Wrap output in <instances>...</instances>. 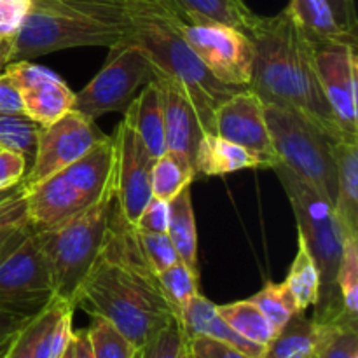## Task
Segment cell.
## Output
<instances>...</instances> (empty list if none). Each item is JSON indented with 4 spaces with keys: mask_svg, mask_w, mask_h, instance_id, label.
Here are the masks:
<instances>
[{
    "mask_svg": "<svg viewBox=\"0 0 358 358\" xmlns=\"http://www.w3.org/2000/svg\"><path fill=\"white\" fill-rule=\"evenodd\" d=\"M250 301L268 318L275 334L289 322L292 315L299 311L296 299H294L292 292L287 289L285 283L266 282L264 287L250 297Z\"/></svg>",
    "mask_w": 358,
    "mask_h": 358,
    "instance_id": "cell-30",
    "label": "cell"
},
{
    "mask_svg": "<svg viewBox=\"0 0 358 358\" xmlns=\"http://www.w3.org/2000/svg\"><path fill=\"white\" fill-rule=\"evenodd\" d=\"M115 201L124 220L135 226L142 210L152 198V168L156 157L131 124L122 117L115 128Z\"/></svg>",
    "mask_w": 358,
    "mask_h": 358,
    "instance_id": "cell-13",
    "label": "cell"
},
{
    "mask_svg": "<svg viewBox=\"0 0 358 358\" xmlns=\"http://www.w3.org/2000/svg\"><path fill=\"white\" fill-rule=\"evenodd\" d=\"M264 117L276 161L334 205L338 178L331 140L289 108L264 103Z\"/></svg>",
    "mask_w": 358,
    "mask_h": 358,
    "instance_id": "cell-7",
    "label": "cell"
},
{
    "mask_svg": "<svg viewBox=\"0 0 358 358\" xmlns=\"http://www.w3.org/2000/svg\"><path fill=\"white\" fill-rule=\"evenodd\" d=\"M72 358H94L93 350H91V345H90V339H87L86 329L73 331Z\"/></svg>",
    "mask_w": 358,
    "mask_h": 358,
    "instance_id": "cell-44",
    "label": "cell"
},
{
    "mask_svg": "<svg viewBox=\"0 0 358 358\" xmlns=\"http://www.w3.org/2000/svg\"><path fill=\"white\" fill-rule=\"evenodd\" d=\"M355 358H358V355H357V357H355Z\"/></svg>",
    "mask_w": 358,
    "mask_h": 358,
    "instance_id": "cell-52",
    "label": "cell"
},
{
    "mask_svg": "<svg viewBox=\"0 0 358 358\" xmlns=\"http://www.w3.org/2000/svg\"><path fill=\"white\" fill-rule=\"evenodd\" d=\"M28 171V161L23 154L0 149V189L20 184Z\"/></svg>",
    "mask_w": 358,
    "mask_h": 358,
    "instance_id": "cell-39",
    "label": "cell"
},
{
    "mask_svg": "<svg viewBox=\"0 0 358 358\" xmlns=\"http://www.w3.org/2000/svg\"><path fill=\"white\" fill-rule=\"evenodd\" d=\"M73 308L107 318L138 350L175 318L143 255L138 233L119 208L101 252L77 289Z\"/></svg>",
    "mask_w": 358,
    "mask_h": 358,
    "instance_id": "cell-1",
    "label": "cell"
},
{
    "mask_svg": "<svg viewBox=\"0 0 358 358\" xmlns=\"http://www.w3.org/2000/svg\"><path fill=\"white\" fill-rule=\"evenodd\" d=\"M311 45L325 100L331 105L336 121L346 138L358 142V44L311 38Z\"/></svg>",
    "mask_w": 358,
    "mask_h": 358,
    "instance_id": "cell-11",
    "label": "cell"
},
{
    "mask_svg": "<svg viewBox=\"0 0 358 358\" xmlns=\"http://www.w3.org/2000/svg\"><path fill=\"white\" fill-rule=\"evenodd\" d=\"M31 318L0 310V357H6L13 343Z\"/></svg>",
    "mask_w": 358,
    "mask_h": 358,
    "instance_id": "cell-40",
    "label": "cell"
},
{
    "mask_svg": "<svg viewBox=\"0 0 358 358\" xmlns=\"http://www.w3.org/2000/svg\"><path fill=\"white\" fill-rule=\"evenodd\" d=\"M31 0H0V38L13 41L20 31Z\"/></svg>",
    "mask_w": 358,
    "mask_h": 358,
    "instance_id": "cell-37",
    "label": "cell"
},
{
    "mask_svg": "<svg viewBox=\"0 0 358 358\" xmlns=\"http://www.w3.org/2000/svg\"><path fill=\"white\" fill-rule=\"evenodd\" d=\"M283 283L292 292L299 311L310 310L311 306L318 303V297H320V273H318L313 257H311L310 252H308V248L304 247L301 240L296 259H294L289 275H287Z\"/></svg>",
    "mask_w": 358,
    "mask_h": 358,
    "instance_id": "cell-26",
    "label": "cell"
},
{
    "mask_svg": "<svg viewBox=\"0 0 358 358\" xmlns=\"http://www.w3.org/2000/svg\"><path fill=\"white\" fill-rule=\"evenodd\" d=\"M215 135L257 154L271 168L276 163L264 117V101L252 90H241L215 112Z\"/></svg>",
    "mask_w": 358,
    "mask_h": 358,
    "instance_id": "cell-15",
    "label": "cell"
},
{
    "mask_svg": "<svg viewBox=\"0 0 358 358\" xmlns=\"http://www.w3.org/2000/svg\"><path fill=\"white\" fill-rule=\"evenodd\" d=\"M217 313L222 317V320L231 329H234L238 334L243 336L248 341L255 343V345L266 346L275 336V331L269 325L268 318L250 299L217 306Z\"/></svg>",
    "mask_w": 358,
    "mask_h": 358,
    "instance_id": "cell-25",
    "label": "cell"
},
{
    "mask_svg": "<svg viewBox=\"0 0 358 358\" xmlns=\"http://www.w3.org/2000/svg\"><path fill=\"white\" fill-rule=\"evenodd\" d=\"M182 358H189V353H187V350H185V353H184V357Z\"/></svg>",
    "mask_w": 358,
    "mask_h": 358,
    "instance_id": "cell-49",
    "label": "cell"
},
{
    "mask_svg": "<svg viewBox=\"0 0 358 358\" xmlns=\"http://www.w3.org/2000/svg\"><path fill=\"white\" fill-rule=\"evenodd\" d=\"M105 136L93 121L76 110H69L51 124L42 126L34 161L23 178L24 187L62 171Z\"/></svg>",
    "mask_w": 358,
    "mask_h": 358,
    "instance_id": "cell-12",
    "label": "cell"
},
{
    "mask_svg": "<svg viewBox=\"0 0 358 358\" xmlns=\"http://www.w3.org/2000/svg\"><path fill=\"white\" fill-rule=\"evenodd\" d=\"M187 350L182 325L171 318L157 334H154L136 353V358H182Z\"/></svg>",
    "mask_w": 358,
    "mask_h": 358,
    "instance_id": "cell-34",
    "label": "cell"
},
{
    "mask_svg": "<svg viewBox=\"0 0 358 358\" xmlns=\"http://www.w3.org/2000/svg\"><path fill=\"white\" fill-rule=\"evenodd\" d=\"M247 35L255 48L248 90L266 105L299 114L331 142L348 140L322 91L311 38L294 21L287 7L276 16H259Z\"/></svg>",
    "mask_w": 358,
    "mask_h": 358,
    "instance_id": "cell-2",
    "label": "cell"
},
{
    "mask_svg": "<svg viewBox=\"0 0 358 358\" xmlns=\"http://www.w3.org/2000/svg\"><path fill=\"white\" fill-rule=\"evenodd\" d=\"M86 329L94 358H136L138 348L107 318L90 315Z\"/></svg>",
    "mask_w": 358,
    "mask_h": 358,
    "instance_id": "cell-27",
    "label": "cell"
},
{
    "mask_svg": "<svg viewBox=\"0 0 358 358\" xmlns=\"http://www.w3.org/2000/svg\"><path fill=\"white\" fill-rule=\"evenodd\" d=\"M115 208L117 201L114 182L96 203L62 226L37 231L51 273L56 299L73 306L77 289L101 252Z\"/></svg>",
    "mask_w": 358,
    "mask_h": 358,
    "instance_id": "cell-6",
    "label": "cell"
},
{
    "mask_svg": "<svg viewBox=\"0 0 358 358\" xmlns=\"http://www.w3.org/2000/svg\"><path fill=\"white\" fill-rule=\"evenodd\" d=\"M327 3L329 7H331L332 14H334L336 21L339 23V27L345 31H348L350 35L358 37V17L355 0H327Z\"/></svg>",
    "mask_w": 358,
    "mask_h": 358,
    "instance_id": "cell-42",
    "label": "cell"
},
{
    "mask_svg": "<svg viewBox=\"0 0 358 358\" xmlns=\"http://www.w3.org/2000/svg\"><path fill=\"white\" fill-rule=\"evenodd\" d=\"M308 358H315V355L313 357H308Z\"/></svg>",
    "mask_w": 358,
    "mask_h": 358,
    "instance_id": "cell-50",
    "label": "cell"
},
{
    "mask_svg": "<svg viewBox=\"0 0 358 358\" xmlns=\"http://www.w3.org/2000/svg\"><path fill=\"white\" fill-rule=\"evenodd\" d=\"M156 276L163 297L166 299L171 313L178 320L180 311L184 310L185 304L199 294V276L194 275L182 261H177L171 268H168L166 271L159 273Z\"/></svg>",
    "mask_w": 358,
    "mask_h": 358,
    "instance_id": "cell-28",
    "label": "cell"
},
{
    "mask_svg": "<svg viewBox=\"0 0 358 358\" xmlns=\"http://www.w3.org/2000/svg\"><path fill=\"white\" fill-rule=\"evenodd\" d=\"M21 226H24V224H21ZM21 226H10V227H3V229H0V250H2L3 245L7 243V240H9V238L13 236L14 231L20 229Z\"/></svg>",
    "mask_w": 358,
    "mask_h": 358,
    "instance_id": "cell-47",
    "label": "cell"
},
{
    "mask_svg": "<svg viewBox=\"0 0 358 358\" xmlns=\"http://www.w3.org/2000/svg\"><path fill=\"white\" fill-rule=\"evenodd\" d=\"M180 31L219 83L236 87L250 86L255 48L245 31L227 24H191L185 21L180 23Z\"/></svg>",
    "mask_w": 358,
    "mask_h": 358,
    "instance_id": "cell-10",
    "label": "cell"
},
{
    "mask_svg": "<svg viewBox=\"0 0 358 358\" xmlns=\"http://www.w3.org/2000/svg\"><path fill=\"white\" fill-rule=\"evenodd\" d=\"M152 65L145 52L131 42L110 48L103 69L73 96L72 110L90 121L110 112H124L140 86L152 80Z\"/></svg>",
    "mask_w": 358,
    "mask_h": 358,
    "instance_id": "cell-9",
    "label": "cell"
},
{
    "mask_svg": "<svg viewBox=\"0 0 358 358\" xmlns=\"http://www.w3.org/2000/svg\"><path fill=\"white\" fill-rule=\"evenodd\" d=\"M23 114V101L20 90L6 72L0 73V115Z\"/></svg>",
    "mask_w": 358,
    "mask_h": 358,
    "instance_id": "cell-41",
    "label": "cell"
},
{
    "mask_svg": "<svg viewBox=\"0 0 358 358\" xmlns=\"http://www.w3.org/2000/svg\"><path fill=\"white\" fill-rule=\"evenodd\" d=\"M339 299L343 310L348 317L357 318L358 315V238L348 236L343 247L341 262H339L338 278Z\"/></svg>",
    "mask_w": 358,
    "mask_h": 358,
    "instance_id": "cell-31",
    "label": "cell"
},
{
    "mask_svg": "<svg viewBox=\"0 0 358 358\" xmlns=\"http://www.w3.org/2000/svg\"><path fill=\"white\" fill-rule=\"evenodd\" d=\"M189 358H248L240 350L210 338L187 339Z\"/></svg>",
    "mask_w": 358,
    "mask_h": 358,
    "instance_id": "cell-38",
    "label": "cell"
},
{
    "mask_svg": "<svg viewBox=\"0 0 358 358\" xmlns=\"http://www.w3.org/2000/svg\"><path fill=\"white\" fill-rule=\"evenodd\" d=\"M3 72L14 80L23 101V114L48 126L72 110L73 93L55 72L31 62H14Z\"/></svg>",
    "mask_w": 358,
    "mask_h": 358,
    "instance_id": "cell-14",
    "label": "cell"
},
{
    "mask_svg": "<svg viewBox=\"0 0 358 358\" xmlns=\"http://www.w3.org/2000/svg\"><path fill=\"white\" fill-rule=\"evenodd\" d=\"M178 259L199 276L198 264V231L192 208L191 185L182 189L173 199L168 201V231Z\"/></svg>",
    "mask_w": 358,
    "mask_h": 358,
    "instance_id": "cell-22",
    "label": "cell"
},
{
    "mask_svg": "<svg viewBox=\"0 0 358 358\" xmlns=\"http://www.w3.org/2000/svg\"><path fill=\"white\" fill-rule=\"evenodd\" d=\"M62 358H72V341H70V345L66 346V350H65V352H63Z\"/></svg>",
    "mask_w": 358,
    "mask_h": 358,
    "instance_id": "cell-48",
    "label": "cell"
},
{
    "mask_svg": "<svg viewBox=\"0 0 358 358\" xmlns=\"http://www.w3.org/2000/svg\"><path fill=\"white\" fill-rule=\"evenodd\" d=\"M287 10L308 37L358 44V37L350 35L348 31L339 27L327 0H290Z\"/></svg>",
    "mask_w": 358,
    "mask_h": 358,
    "instance_id": "cell-24",
    "label": "cell"
},
{
    "mask_svg": "<svg viewBox=\"0 0 358 358\" xmlns=\"http://www.w3.org/2000/svg\"><path fill=\"white\" fill-rule=\"evenodd\" d=\"M318 325V324H317ZM358 355V329L352 324L318 325L315 358H355Z\"/></svg>",
    "mask_w": 358,
    "mask_h": 358,
    "instance_id": "cell-32",
    "label": "cell"
},
{
    "mask_svg": "<svg viewBox=\"0 0 358 358\" xmlns=\"http://www.w3.org/2000/svg\"><path fill=\"white\" fill-rule=\"evenodd\" d=\"M271 170L280 178V184L283 185L292 205L299 240L308 248L320 273V297L315 304L313 320L318 325H357V318L348 317L343 310L336 285L343 247L348 234L336 215L334 205L317 189L290 171L285 164L276 161Z\"/></svg>",
    "mask_w": 358,
    "mask_h": 358,
    "instance_id": "cell-5",
    "label": "cell"
},
{
    "mask_svg": "<svg viewBox=\"0 0 358 358\" xmlns=\"http://www.w3.org/2000/svg\"><path fill=\"white\" fill-rule=\"evenodd\" d=\"M131 34L152 65V72L175 80L185 91L205 133L215 135V112L226 100L247 87L226 86L206 70L182 37V20L168 0H126Z\"/></svg>",
    "mask_w": 358,
    "mask_h": 358,
    "instance_id": "cell-3",
    "label": "cell"
},
{
    "mask_svg": "<svg viewBox=\"0 0 358 358\" xmlns=\"http://www.w3.org/2000/svg\"><path fill=\"white\" fill-rule=\"evenodd\" d=\"M152 76L159 84L161 94H163L166 154H170L191 177L196 178L194 157L199 140L205 135V129L185 91L168 77L154 72Z\"/></svg>",
    "mask_w": 358,
    "mask_h": 358,
    "instance_id": "cell-16",
    "label": "cell"
},
{
    "mask_svg": "<svg viewBox=\"0 0 358 358\" xmlns=\"http://www.w3.org/2000/svg\"><path fill=\"white\" fill-rule=\"evenodd\" d=\"M135 227L142 234H164L168 231V201L150 198L136 219Z\"/></svg>",
    "mask_w": 358,
    "mask_h": 358,
    "instance_id": "cell-36",
    "label": "cell"
},
{
    "mask_svg": "<svg viewBox=\"0 0 358 358\" xmlns=\"http://www.w3.org/2000/svg\"><path fill=\"white\" fill-rule=\"evenodd\" d=\"M55 299L37 231L27 222L0 250V310L34 318Z\"/></svg>",
    "mask_w": 358,
    "mask_h": 358,
    "instance_id": "cell-8",
    "label": "cell"
},
{
    "mask_svg": "<svg viewBox=\"0 0 358 358\" xmlns=\"http://www.w3.org/2000/svg\"><path fill=\"white\" fill-rule=\"evenodd\" d=\"M0 358H6V357H0Z\"/></svg>",
    "mask_w": 358,
    "mask_h": 358,
    "instance_id": "cell-51",
    "label": "cell"
},
{
    "mask_svg": "<svg viewBox=\"0 0 358 358\" xmlns=\"http://www.w3.org/2000/svg\"><path fill=\"white\" fill-rule=\"evenodd\" d=\"M10 48H13V41H3V38H0V73L10 63Z\"/></svg>",
    "mask_w": 358,
    "mask_h": 358,
    "instance_id": "cell-45",
    "label": "cell"
},
{
    "mask_svg": "<svg viewBox=\"0 0 358 358\" xmlns=\"http://www.w3.org/2000/svg\"><path fill=\"white\" fill-rule=\"evenodd\" d=\"M126 0H31L13 38L10 63L72 48H114L128 41Z\"/></svg>",
    "mask_w": 358,
    "mask_h": 358,
    "instance_id": "cell-4",
    "label": "cell"
},
{
    "mask_svg": "<svg viewBox=\"0 0 358 358\" xmlns=\"http://www.w3.org/2000/svg\"><path fill=\"white\" fill-rule=\"evenodd\" d=\"M31 322V320H30ZM30 322L24 325L23 331L13 343L10 350L7 352L6 358H35L34 357V336H31Z\"/></svg>",
    "mask_w": 358,
    "mask_h": 358,
    "instance_id": "cell-43",
    "label": "cell"
},
{
    "mask_svg": "<svg viewBox=\"0 0 358 358\" xmlns=\"http://www.w3.org/2000/svg\"><path fill=\"white\" fill-rule=\"evenodd\" d=\"M318 325L306 311H297L264 346L261 358H308L315 355Z\"/></svg>",
    "mask_w": 358,
    "mask_h": 358,
    "instance_id": "cell-23",
    "label": "cell"
},
{
    "mask_svg": "<svg viewBox=\"0 0 358 358\" xmlns=\"http://www.w3.org/2000/svg\"><path fill=\"white\" fill-rule=\"evenodd\" d=\"M168 3L185 23L227 24L245 34L259 17L243 0H168Z\"/></svg>",
    "mask_w": 358,
    "mask_h": 358,
    "instance_id": "cell-21",
    "label": "cell"
},
{
    "mask_svg": "<svg viewBox=\"0 0 358 358\" xmlns=\"http://www.w3.org/2000/svg\"><path fill=\"white\" fill-rule=\"evenodd\" d=\"M178 322L182 325L185 339L191 338H210L215 341H222L233 348L240 350L248 358H261L264 346L255 345L248 341L243 336L238 334L234 329H231L226 322L217 313V304L203 297L201 294L192 297L184 310L180 311Z\"/></svg>",
    "mask_w": 358,
    "mask_h": 358,
    "instance_id": "cell-17",
    "label": "cell"
},
{
    "mask_svg": "<svg viewBox=\"0 0 358 358\" xmlns=\"http://www.w3.org/2000/svg\"><path fill=\"white\" fill-rule=\"evenodd\" d=\"M23 189H24V184H23V180H21L20 184H16V185H10V187L0 189V203H3V201H6V199H9L10 196L17 194V192H20V191H23Z\"/></svg>",
    "mask_w": 358,
    "mask_h": 358,
    "instance_id": "cell-46",
    "label": "cell"
},
{
    "mask_svg": "<svg viewBox=\"0 0 358 358\" xmlns=\"http://www.w3.org/2000/svg\"><path fill=\"white\" fill-rule=\"evenodd\" d=\"M338 192L334 210L348 236L358 238V142H332Z\"/></svg>",
    "mask_w": 358,
    "mask_h": 358,
    "instance_id": "cell-18",
    "label": "cell"
},
{
    "mask_svg": "<svg viewBox=\"0 0 358 358\" xmlns=\"http://www.w3.org/2000/svg\"><path fill=\"white\" fill-rule=\"evenodd\" d=\"M138 233V231H136ZM140 245H142L143 255H145L147 262H149L150 269L154 271V275H159V273L166 271L168 268L175 264L177 261H180L175 250L173 243H171L170 236L166 233L164 234H142L138 233Z\"/></svg>",
    "mask_w": 358,
    "mask_h": 358,
    "instance_id": "cell-35",
    "label": "cell"
},
{
    "mask_svg": "<svg viewBox=\"0 0 358 358\" xmlns=\"http://www.w3.org/2000/svg\"><path fill=\"white\" fill-rule=\"evenodd\" d=\"M192 180L194 177H191L170 154H163L157 157L152 168V196L170 201L182 189L191 185Z\"/></svg>",
    "mask_w": 358,
    "mask_h": 358,
    "instance_id": "cell-33",
    "label": "cell"
},
{
    "mask_svg": "<svg viewBox=\"0 0 358 358\" xmlns=\"http://www.w3.org/2000/svg\"><path fill=\"white\" fill-rule=\"evenodd\" d=\"M196 175H217L234 173L240 170H255V168H269L262 157L219 135L205 133L199 140L194 157Z\"/></svg>",
    "mask_w": 358,
    "mask_h": 358,
    "instance_id": "cell-19",
    "label": "cell"
},
{
    "mask_svg": "<svg viewBox=\"0 0 358 358\" xmlns=\"http://www.w3.org/2000/svg\"><path fill=\"white\" fill-rule=\"evenodd\" d=\"M42 126L24 114L0 115V149L23 154L30 168Z\"/></svg>",
    "mask_w": 358,
    "mask_h": 358,
    "instance_id": "cell-29",
    "label": "cell"
},
{
    "mask_svg": "<svg viewBox=\"0 0 358 358\" xmlns=\"http://www.w3.org/2000/svg\"><path fill=\"white\" fill-rule=\"evenodd\" d=\"M124 119L135 128V131L138 133L142 142L156 159L166 154L163 94L156 79L149 80L143 86L142 93L136 94L131 105L124 110Z\"/></svg>",
    "mask_w": 358,
    "mask_h": 358,
    "instance_id": "cell-20",
    "label": "cell"
}]
</instances>
